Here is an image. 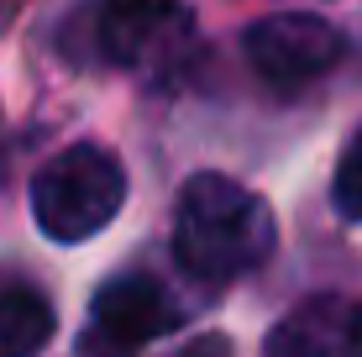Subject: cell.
<instances>
[{
  "label": "cell",
  "mask_w": 362,
  "mask_h": 357,
  "mask_svg": "<svg viewBox=\"0 0 362 357\" xmlns=\"http://www.w3.org/2000/svg\"><path fill=\"white\" fill-rule=\"evenodd\" d=\"M263 357H352V305L336 294L299 300L268 331Z\"/></svg>",
  "instance_id": "cell-6"
},
{
  "label": "cell",
  "mask_w": 362,
  "mask_h": 357,
  "mask_svg": "<svg viewBox=\"0 0 362 357\" xmlns=\"http://www.w3.org/2000/svg\"><path fill=\"white\" fill-rule=\"evenodd\" d=\"M53 305L27 284H0V357H37L53 341Z\"/></svg>",
  "instance_id": "cell-7"
},
{
  "label": "cell",
  "mask_w": 362,
  "mask_h": 357,
  "mask_svg": "<svg viewBox=\"0 0 362 357\" xmlns=\"http://www.w3.org/2000/svg\"><path fill=\"white\" fill-rule=\"evenodd\" d=\"M331 205L336 216L346 221H362V131L346 142L341 163H336V179H331Z\"/></svg>",
  "instance_id": "cell-8"
},
{
  "label": "cell",
  "mask_w": 362,
  "mask_h": 357,
  "mask_svg": "<svg viewBox=\"0 0 362 357\" xmlns=\"http://www.w3.org/2000/svg\"><path fill=\"white\" fill-rule=\"evenodd\" d=\"M273 252V211L226 174H194L173 205V257L189 279L231 284Z\"/></svg>",
  "instance_id": "cell-1"
},
{
  "label": "cell",
  "mask_w": 362,
  "mask_h": 357,
  "mask_svg": "<svg viewBox=\"0 0 362 357\" xmlns=\"http://www.w3.org/2000/svg\"><path fill=\"white\" fill-rule=\"evenodd\" d=\"M84 53L132 74H168L194 42L184 0H90L79 16Z\"/></svg>",
  "instance_id": "cell-3"
},
{
  "label": "cell",
  "mask_w": 362,
  "mask_h": 357,
  "mask_svg": "<svg viewBox=\"0 0 362 357\" xmlns=\"http://www.w3.org/2000/svg\"><path fill=\"white\" fill-rule=\"evenodd\" d=\"M242 53L263 84H273V90H305V84L326 79L341 64L346 37L320 16L289 11V16H263L257 27H247Z\"/></svg>",
  "instance_id": "cell-4"
},
{
  "label": "cell",
  "mask_w": 362,
  "mask_h": 357,
  "mask_svg": "<svg viewBox=\"0 0 362 357\" xmlns=\"http://www.w3.org/2000/svg\"><path fill=\"white\" fill-rule=\"evenodd\" d=\"M173 326H179L173 294L147 274H121L95 294L90 331H84L79 352L84 357H136L147 341L168 336Z\"/></svg>",
  "instance_id": "cell-5"
},
{
  "label": "cell",
  "mask_w": 362,
  "mask_h": 357,
  "mask_svg": "<svg viewBox=\"0 0 362 357\" xmlns=\"http://www.w3.org/2000/svg\"><path fill=\"white\" fill-rule=\"evenodd\" d=\"M121 205H127V168L100 142H74L53 153L32 179V221L42 226V237L64 247L105 231Z\"/></svg>",
  "instance_id": "cell-2"
},
{
  "label": "cell",
  "mask_w": 362,
  "mask_h": 357,
  "mask_svg": "<svg viewBox=\"0 0 362 357\" xmlns=\"http://www.w3.org/2000/svg\"><path fill=\"white\" fill-rule=\"evenodd\" d=\"M173 357H231V341L210 331V336H194L189 347H184V352H173Z\"/></svg>",
  "instance_id": "cell-9"
},
{
  "label": "cell",
  "mask_w": 362,
  "mask_h": 357,
  "mask_svg": "<svg viewBox=\"0 0 362 357\" xmlns=\"http://www.w3.org/2000/svg\"><path fill=\"white\" fill-rule=\"evenodd\" d=\"M352 357H362V310H352Z\"/></svg>",
  "instance_id": "cell-10"
}]
</instances>
